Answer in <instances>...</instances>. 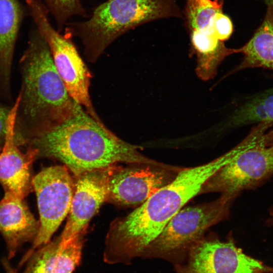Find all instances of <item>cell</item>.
I'll list each match as a JSON object with an SVG mask.
<instances>
[{
	"label": "cell",
	"mask_w": 273,
	"mask_h": 273,
	"mask_svg": "<svg viewBox=\"0 0 273 273\" xmlns=\"http://www.w3.org/2000/svg\"><path fill=\"white\" fill-rule=\"evenodd\" d=\"M171 17H183L175 0H107L97 6L87 20L67 23L65 32L80 39L86 58L94 63L128 31Z\"/></svg>",
	"instance_id": "4"
},
{
	"label": "cell",
	"mask_w": 273,
	"mask_h": 273,
	"mask_svg": "<svg viewBox=\"0 0 273 273\" xmlns=\"http://www.w3.org/2000/svg\"><path fill=\"white\" fill-rule=\"evenodd\" d=\"M84 234L77 236L66 246L60 245L59 237L39 247L32 252L22 273H72L81 258ZM3 263L6 273H18L7 259H3Z\"/></svg>",
	"instance_id": "13"
},
{
	"label": "cell",
	"mask_w": 273,
	"mask_h": 273,
	"mask_svg": "<svg viewBox=\"0 0 273 273\" xmlns=\"http://www.w3.org/2000/svg\"><path fill=\"white\" fill-rule=\"evenodd\" d=\"M222 6L217 0H186L185 17L189 32L207 27Z\"/></svg>",
	"instance_id": "19"
},
{
	"label": "cell",
	"mask_w": 273,
	"mask_h": 273,
	"mask_svg": "<svg viewBox=\"0 0 273 273\" xmlns=\"http://www.w3.org/2000/svg\"><path fill=\"white\" fill-rule=\"evenodd\" d=\"M273 123L254 126L237 146L235 158L204 184L200 194L219 192L234 199L243 191L256 188L273 175Z\"/></svg>",
	"instance_id": "5"
},
{
	"label": "cell",
	"mask_w": 273,
	"mask_h": 273,
	"mask_svg": "<svg viewBox=\"0 0 273 273\" xmlns=\"http://www.w3.org/2000/svg\"><path fill=\"white\" fill-rule=\"evenodd\" d=\"M176 273H269L273 267L246 254L231 240L202 239L189 251Z\"/></svg>",
	"instance_id": "9"
},
{
	"label": "cell",
	"mask_w": 273,
	"mask_h": 273,
	"mask_svg": "<svg viewBox=\"0 0 273 273\" xmlns=\"http://www.w3.org/2000/svg\"><path fill=\"white\" fill-rule=\"evenodd\" d=\"M34 25L45 39L55 68L70 97L95 119L102 121L89 96L91 73L80 56L72 36L61 34L52 25L42 0H25Z\"/></svg>",
	"instance_id": "7"
},
{
	"label": "cell",
	"mask_w": 273,
	"mask_h": 273,
	"mask_svg": "<svg viewBox=\"0 0 273 273\" xmlns=\"http://www.w3.org/2000/svg\"><path fill=\"white\" fill-rule=\"evenodd\" d=\"M116 167L114 164L87 171L75 177L69 216L60 236L61 246L85 233L89 221L107 201L110 178Z\"/></svg>",
	"instance_id": "11"
},
{
	"label": "cell",
	"mask_w": 273,
	"mask_h": 273,
	"mask_svg": "<svg viewBox=\"0 0 273 273\" xmlns=\"http://www.w3.org/2000/svg\"><path fill=\"white\" fill-rule=\"evenodd\" d=\"M29 145L38 157L62 162L75 177L118 162L163 164L143 155L141 147L118 137L78 104L67 119L32 135Z\"/></svg>",
	"instance_id": "2"
},
{
	"label": "cell",
	"mask_w": 273,
	"mask_h": 273,
	"mask_svg": "<svg viewBox=\"0 0 273 273\" xmlns=\"http://www.w3.org/2000/svg\"><path fill=\"white\" fill-rule=\"evenodd\" d=\"M233 200L221 195L213 201L183 208L168 221L141 257L180 263L191 248L203 239L206 231L228 215Z\"/></svg>",
	"instance_id": "6"
},
{
	"label": "cell",
	"mask_w": 273,
	"mask_h": 273,
	"mask_svg": "<svg viewBox=\"0 0 273 273\" xmlns=\"http://www.w3.org/2000/svg\"><path fill=\"white\" fill-rule=\"evenodd\" d=\"M20 100L19 94L7 118L5 141L0 152V183L5 191L24 199L32 190L31 167L38 157V151L29 147L23 153L16 145L15 124Z\"/></svg>",
	"instance_id": "12"
},
{
	"label": "cell",
	"mask_w": 273,
	"mask_h": 273,
	"mask_svg": "<svg viewBox=\"0 0 273 273\" xmlns=\"http://www.w3.org/2000/svg\"><path fill=\"white\" fill-rule=\"evenodd\" d=\"M49 13L53 16L57 30L62 31L72 16L86 17V11L81 0H42Z\"/></svg>",
	"instance_id": "20"
},
{
	"label": "cell",
	"mask_w": 273,
	"mask_h": 273,
	"mask_svg": "<svg viewBox=\"0 0 273 273\" xmlns=\"http://www.w3.org/2000/svg\"><path fill=\"white\" fill-rule=\"evenodd\" d=\"M181 169L165 164L116 166L110 178L107 201L124 206L141 205L170 182Z\"/></svg>",
	"instance_id": "10"
},
{
	"label": "cell",
	"mask_w": 273,
	"mask_h": 273,
	"mask_svg": "<svg viewBox=\"0 0 273 273\" xmlns=\"http://www.w3.org/2000/svg\"><path fill=\"white\" fill-rule=\"evenodd\" d=\"M217 1L219 2V3L220 4L223 5L224 0H217Z\"/></svg>",
	"instance_id": "25"
},
{
	"label": "cell",
	"mask_w": 273,
	"mask_h": 273,
	"mask_svg": "<svg viewBox=\"0 0 273 273\" xmlns=\"http://www.w3.org/2000/svg\"><path fill=\"white\" fill-rule=\"evenodd\" d=\"M263 122L273 123V88L250 98L234 111L228 125L235 127Z\"/></svg>",
	"instance_id": "18"
},
{
	"label": "cell",
	"mask_w": 273,
	"mask_h": 273,
	"mask_svg": "<svg viewBox=\"0 0 273 273\" xmlns=\"http://www.w3.org/2000/svg\"><path fill=\"white\" fill-rule=\"evenodd\" d=\"M39 214V227L32 247L20 265L25 263L36 249L50 241L71 208L74 180L66 166L44 168L32 178Z\"/></svg>",
	"instance_id": "8"
},
{
	"label": "cell",
	"mask_w": 273,
	"mask_h": 273,
	"mask_svg": "<svg viewBox=\"0 0 273 273\" xmlns=\"http://www.w3.org/2000/svg\"><path fill=\"white\" fill-rule=\"evenodd\" d=\"M21 64L23 84L19 106L32 135L61 123L73 114L77 104L68 93L47 43L34 25L29 32Z\"/></svg>",
	"instance_id": "3"
},
{
	"label": "cell",
	"mask_w": 273,
	"mask_h": 273,
	"mask_svg": "<svg viewBox=\"0 0 273 273\" xmlns=\"http://www.w3.org/2000/svg\"><path fill=\"white\" fill-rule=\"evenodd\" d=\"M9 110L0 105V146L4 143Z\"/></svg>",
	"instance_id": "22"
},
{
	"label": "cell",
	"mask_w": 273,
	"mask_h": 273,
	"mask_svg": "<svg viewBox=\"0 0 273 273\" xmlns=\"http://www.w3.org/2000/svg\"><path fill=\"white\" fill-rule=\"evenodd\" d=\"M268 7H271L273 8V0H265Z\"/></svg>",
	"instance_id": "24"
},
{
	"label": "cell",
	"mask_w": 273,
	"mask_h": 273,
	"mask_svg": "<svg viewBox=\"0 0 273 273\" xmlns=\"http://www.w3.org/2000/svg\"><path fill=\"white\" fill-rule=\"evenodd\" d=\"M268 214L265 223L268 226H273V206L270 207Z\"/></svg>",
	"instance_id": "23"
},
{
	"label": "cell",
	"mask_w": 273,
	"mask_h": 273,
	"mask_svg": "<svg viewBox=\"0 0 273 273\" xmlns=\"http://www.w3.org/2000/svg\"><path fill=\"white\" fill-rule=\"evenodd\" d=\"M39 227L24 198L5 191L0 201V232L8 246L9 259L24 243L34 241Z\"/></svg>",
	"instance_id": "14"
},
{
	"label": "cell",
	"mask_w": 273,
	"mask_h": 273,
	"mask_svg": "<svg viewBox=\"0 0 273 273\" xmlns=\"http://www.w3.org/2000/svg\"><path fill=\"white\" fill-rule=\"evenodd\" d=\"M191 53L197 59L196 73L204 81L215 76L218 66L224 59L240 53L239 49H230L211 31L209 25L206 28L190 32Z\"/></svg>",
	"instance_id": "16"
},
{
	"label": "cell",
	"mask_w": 273,
	"mask_h": 273,
	"mask_svg": "<svg viewBox=\"0 0 273 273\" xmlns=\"http://www.w3.org/2000/svg\"><path fill=\"white\" fill-rule=\"evenodd\" d=\"M209 28L213 34L220 41L224 42L229 39L233 31V25L231 19L222 11L216 13L212 18Z\"/></svg>",
	"instance_id": "21"
},
{
	"label": "cell",
	"mask_w": 273,
	"mask_h": 273,
	"mask_svg": "<svg viewBox=\"0 0 273 273\" xmlns=\"http://www.w3.org/2000/svg\"><path fill=\"white\" fill-rule=\"evenodd\" d=\"M237 149L235 146L207 163L181 168L134 211L114 221L106 238L105 261L127 263L141 256L168 221L200 193L207 180L235 158Z\"/></svg>",
	"instance_id": "1"
},
{
	"label": "cell",
	"mask_w": 273,
	"mask_h": 273,
	"mask_svg": "<svg viewBox=\"0 0 273 273\" xmlns=\"http://www.w3.org/2000/svg\"><path fill=\"white\" fill-rule=\"evenodd\" d=\"M244 55L240 64L228 75L248 68L273 71V8L268 7L266 16L252 38L239 48ZM227 75V76H228Z\"/></svg>",
	"instance_id": "17"
},
{
	"label": "cell",
	"mask_w": 273,
	"mask_h": 273,
	"mask_svg": "<svg viewBox=\"0 0 273 273\" xmlns=\"http://www.w3.org/2000/svg\"><path fill=\"white\" fill-rule=\"evenodd\" d=\"M27 13L20 0H0V84L4 89L9 85L16 43Z\"/></svg>",
	"instance_id": "15"
}]
</instances>
